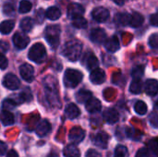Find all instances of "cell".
I'll return each instance as SVG.
<instances>
[{
	"label": "cell",
	"mask_w": 158,
	"mask_h": 157,
	"mask_svg": "<svg viewBox=\"0 0 158 157\" xmlns=\"http://www.w3.org/2000/svg\"><path fill=\"white\" fill-rule=\"evenodd\" d=\"M86 157H101V155L94 150H89L86 154Z\"/></svg>",
	"instance_id": "obj_45"
},
{
	"label": "cell",
	"mask_w": 158,
	"mask_h": 157,
	"mask_svg": "<svg viewBox=\"0 0 158 157\" xmlns=\"http://www.w3.org/2000/svg\"><path fill=\"white\" fill-rule=\"evenodd\" d=\"M9 46H8V43L4 42V41H0V54L4 55L7 50H8Z\"/></svg>",
	"instance_id": "obj_42"
},
{
	"label": "cell",
	"mask_w": 158,
	"mask_h": 157,
	"mask_svg": "<svg viewBox=\"0 0 158 157\" xmlns=\"http://www.w3.org/2000/svg\"><path fill=\"white\" fill-rule=\"evenodd\" d=\"M45 17L51 20H56L61 17V11L56 6H51L46 10Z\"/></svg>",
	"instance_id": "obj_25"
},
{
	"label": "cell",
	"mask_w": 158,
	"mask_h": 157,
	"mask_svg": "<svg viewBox=\"0 0 158 157\" xmlns=\"http://www.w3.org/2000/svg\"><path fill=\"white\" fill-rule=\"evenodd\" d=\"M105 47L109 52H112V53L117 52L120 47L119 41L118 39V37L117 36H112V37L106 39V41L105 42Z\"/></svg>",
	"instance_id": "obj_19"
},
{
	"label": "cell",
	"mask_w": 158,
	"mask_h": 157,
	"mask_svg": "<svg viewBox=\"0 0 158 157\" xmlns=\"http://www.w3.org/2000/svg\"><path fill=\"white\" fill-rule=\"evenodd\" d=\"M87 20L82 16H78L72 19V25L78 29H84L87 27Z\"/></svg>",
	"instance_id": "obj_28"
},
{
	"label": "cell",
	"mask_w": 158,
	"mask_h": 157,
	"mask_svg": "<svg viewBox=\"0 0 158 157\" xmlns=\"http://www.w3.org/2000/svg\"><path fill=\"white\" fill-rule=\"evenodd\" d=\"M108 141H109V136L105 133V132H99L96 134L94 140V143L96 147L100 149H106L108 145Z\"/></svg>",
	"instance_id": "obj_13"
},
{
	"label": "cell",
	"mask_w": 158,
	"mask_h": 157,
	"mask_svg": "<svg viewBox=\"0 0 158 157\" xmlns=\"http://www.w3.org/2000/svg\"><path fill=\"white\" fill-rule=\"evenodd\" d=\"M36 134L39 137L46 136L51 130V124L47 120H42L36 127Z\"/></svg>",
	"instance_id": "obj_17"
},
{
	"label": "cell",
	"mask_w": 158,
	"mask_h": 157,
	"mask_svg": "<svg viewBox=\"0 0 158 157\" xmlns=\"http://www.w3.org/2000/svg\"><path fill=\"white\" fill-rule=\"evenodd\" d=\"M150 23L153 26L158 27V12L153 14V15H151V17H150Z\"/></svg>",
	"instance_id": "obj_43"
},
{
	"label": "cell",
	"mask_w": 158,
	"mask_h": 157,
	"mask_svg": "<svg viewBox=\"0 0 158 157\" xmlns=\"http://www.w3.org/2000/svg\"><path fill=\"white\" fill-rule=\"evenodd\" d=\"M134 110H135V112L137 114L143 116V115H145L147 113L148 108H147V105H146V104L144 102L138 101V102H136V104L134 105Z\"/></svg>",
	"instance_id": "obj_31"
},
{
	"label": "cell",
	"mask_w": 158,
	"mask_h": 157,
	"mask_svg": "<svg viewBox=\"0 0 158 157\" xmlns=\"http://www.w3.org/2000/svg\"><path fill=\"white\" fill-rule=\"evenodd\" d=\"M109 15L110 14H109L108 9H106V7H103V6H97L92 12V16H93L94 19L96 20L97 22L106 21L109 18Z\"/></svg>",
	"instance_id": "obj_6"
},
{
	"label": "cell",
	"mask_w": 158,
	"mask_h": 157,
	"mask_svg": "<svg viewBox=\"0 0 158 157\" xmlns=\"http://www.w3.org/2000/svg\"><path fill=\"white\" fill-rule=\"evenodd\" d=\"M6 149H7V146L5 143L3 142H0V155H3L6 154Z\"/></svg>",
	"instance_id": "obj_46"
},
{
	"label": "cell",
	"mask_w": 158,
	"mask_h": 157,
	"mask_svg": "<svg viewBox=\"0 0 158 157\" xmlns=\"http://www.w3.org/2000/svg\"><path fill=\"white\" fill-rule=\"evenodd\" d=\"M131 15L129 13H118L116 15L115 20L117 23L120 25H130Z\"/></svg>",
	"instance_id": "obj_26"
},
{
	"label": "cell",
	"mask_w": 158,
	"mask_h": 157,
	"mask_svg": "<svg viewBox=\"0 0 158 157\" xmlns=\"http://www.w3.org/2000/svg\"><path fill=\"white\" fill-rule=\"evenodd\" d=\"M47 157H58V155L56 154V153H54V152H52V153H50V154L48 155V156Z\"/></svg>",
	"instance_id": "obj_49"
},
{
	"label": "cell",
	"mask_w": 158,
	"mask_h": 157,
	"mask_svg": "<svg viewBox=\"0 0 158 157\" xmlns=\"http://www.w3.org/2000/svg\"><path fill=\"white\" fill-rule=\"evenodd\" d=\"M19 26H20V29L23 31L29 32L33 28V20L31 18H24L23 19H21Z\"/></svg>",
	"instance_id": "obj_27"
},
{
	"label": "cell",
	"mask_w": 158,
	"mask_h": 157,
	"mask_svg": "<svg viewBox=\"0 0 158 157\" xmlns=\"http://www.w3.org/2000/svg\"><path fill=\"white\" fill-rule=\"evenodd\" d=\"M143 70H144V68H143V66H137V67H135V68H133V70H132V77H133L134 79L140 80V78H141V77L143 76Z\"/></svg>",
	"instance_id": "obj_35"
},
{
	"label": "cell",
	"mask_w": 158,
	"mask_h": 157,
	"mask_svg": "<svg viewBox=\"0 0 158 157\" xmlns=\"http://www.w3.org/2000/svg\"><path fill=\"white\" fill-rule=\"evenodd\" d=\"M135 157H149V152L146 148H141L137 152Z\"/></svg>",
	"instance_id": "obj_41"
},
{
	"label": "cell",
	"mask_w": 158,
	"mask_h": 157,
	"mask_svg": "<svg viewBox=\"0 0 158 157\" xmlns=\"http://www.w3.org/2000/svg\"><path fill=\"white\" fill-rule=\"evenodd\" d=\"M92 98V93L86 90H81L76 94V99L79 103H86L89 99Z\"/></svg>",
	"instance_id": "obj_29"
},
{
	"label": "cell",
	"mask_w": 158,
	"mask_h": 157,
	"mask_svg": "<svg viewBox=\"0 0 158 157\" xmlns=\"http://www.w3.org/2000/svg\"><path fill=\"white\" fill-rule=\"evenodd\" d=\"M64 155L66 157H80L81 156V153L80 150L78 149L77 146H75L74 144H69L68 146H66V148L64 149Z\"/></svg>",
	"instance_id": "obj_24"
},
{
	"label": "cell",
	"mask_w": 158,
	"mask_h": 157,
	"mask_svg": "<svg viewBox=\"0 0 158 157\" xmlns=\"http://www.w3.org/2000/svg\"><path fill=\"white\" fill-rule=\"evenodd\" d=\"M106 73L103 69L101 68H96L91 72L90 75V80L94 84H102L106 81Z\"/></svg>",
	"instance_id": "obj_12"
},
{
	"label": "cell",
	"mask_w": 158,
	"mask_h": 157,
	"mask_svg": "<svg viewBox=\"0 0 158 157\" xmlns=\"http://www.w3.org/2000/svg\"><path fill=\"white\" fill-rule=\"evenodd\" d=\"M15 105H16V103H15L13 100H11V99H6V100H5V101L3 102L4 110H8V111H9V109L13 108Z\"/></svg>",
	"instance_id": "obj_39"
},
{
	"label": "cell",
	"mask_w": 158,
	"mask_h": 157,
	"mask_svg": "<svg viewBox=\"0 0 158 157\" xmlns=\"http://www.w3.org/2000/svg\"><path fill=\"white\" fill-rule=\"evenodd\" d=\"M84 13V7L81 4L73 3L68 7V16L72 19L78 16H82Z\"/></svg>",
	"instance_id": "obj_14"
},
{
	"label": "cell",
	"mask_w": 158,
	"mask_h": 157,
	"mask_svg": "<svg viewBox=\"0 0 158 157\" xmlns=\"http://www.w3.org/2000/svg\"><path fill=\"white\" fill-rule=\"evenodd\" d=\"M14 26H15L14 20H11V19L4 20L0 23V32L2 34H8L12 31Z\"/></svg>",
	"instance_id": "obj_23"
},
{
	"label": "cell",
	"mask_w": 158,
	"mask_h": 157,
	"mask_svg": "<svg viewBox=\"0 0 158 157\" xmlns=\"http://www.w3.org/2000/svg\"><path fill=\"white\" fill-rule=\"evenodd\" d=\"M32 7V5L31 2L27 1V0H22L20 3H19V13H22V14H25V13H28Z\"/></svg>",
	"instance_id": "obj_32"
},
{
	"label": "cell",
	"mask_w": 158,
	"mask_h": 157,
	"mask_svg": "<svg viewBox=\"0 0 158 157\" xmlns=\"http://www.w3.org/2000/svg\"><path fill=\"white\" fill-rule=\"evenodd\" d=\"M149 122L154 128H158V114L156 112L151 113L149 116Z\"/></svg>",
	"instance_id": "obj_36"
},
{
	"label": "cell",
	"mask_w": 158,
	"mask_h": 157,
	"mask_svg": "<svg viewBox=\"0 0 158 157\" xmlns=\"http://www.w3.org/2000/svg\"><path fill=\"white\" fill-rule=\"evenodd\" d=\"M82 77V73L77 69H67L64 75V84L68 88H75L81 81Z\"/></svg>",
	"instance_id": "obj_4"
},
{
	"label": "cell",
	"mask_w": 158,
	"mask_h": 157,
	"mask_svg": "<svg viewBox=\"0 0 158 157\" xmlns=\"http://www.w3.org/2000/svg\"><path fill=\"white\" fill-rule=\"evenodd\" d=\"M82 44L78 40H71L65 43L62 49V54L70 61H77L81 54Z\"/></svg>",
	"instance_id": "obj_1"
},
{
	"label": "cell",
	"mask_w": 158,
	"mask_h": 157,
	"mask_svg": "<svg viewBox=\"0 0 158 157\" xmlns=\"http://www.w3.org/2000/svg\"><path fill=\"white\" fill-rule=\"evenodd\" d=\"M7 65H8V62H7L6 57L4 55L0 54V68L5 69L7 67Z\"/></svg>",
	"instance_id": "obj_40"
},
{
	"label": "cell",
	"mask_w": 158,
	"mask_h": 157,
	"mask_svg": "<svg viewBox=\"0 0 158 157\" xmlns=\"http://www.w3.org/2000/svg\"><path fill=\"white\" fill-rule=\"evenodd\" d=\"M28 57L30 60H31L34 63L40 64L44 62L46 57V50L44 44L41 43H34L29 51Z\"/></svg>",
	"instance_id": "obj_3"
},
{
	"label": "cell",
	"mask_w": 158,
	"mask_h": 157,
	"mask_svg": "<svg viewBox=\"0 0 158 157\" xmlns=\"http://www.w3.org/2000/svg\"><path fill=\"white\" fill-rule=\"evenodd\" d=\"M103 117H104V119L106 123L108 124H115L116 122L118 121V118H119V115L118 113L112 109V108H108L106 109L104 114H103Z\"/></svg>",
	"instance_id": "obj_15"
},
{
	"label": "cell",
	"mask_w": 158,
	"mask_h": 157,
	"mask_svg": "<svg viewBox=\"0 0 158 157\" xmlns=\"http://www.w3.org/2000/svg\"><path fill=\"white\" fill-rule=\"evenodd\" d=\"M82 64L85 65V67L90 69V70H94L96 68H98V65H99V62H98V59L97 57L91 52H88L87 54H85L84 57H83V61H82Z\"/></svg>",
	"instance_id": "obj_10"
},
{
	"label": "cell",
	"mask_w": 158,
	"mask_h": 157,
	"mask_svg": "<svg viewBox=\"0 0 158 157\" xmlns=\"http://www.w3.org/2000/svg\"><path fill=\"white\" fill-rule=\"evenodd\" d=\"M3 85L6 89L14 91V90H18L19 88L20 82H19V78L16 75H14L12 73H8L3 78Z\"/></svg>",
	"instance_id": "obj_5"
},
{
	"label": "cell",
	"mask_w": 158,
	"mask_h": 157,
	"mask_svg": "<svg viewBox=\"0 0 158 157\" xmlns=\"http://www.w3.org/2000/svg\"><path fill=\"white\" fill-rule=\"evenodd\" d=\"M143 21H144L143 16L139 12H134L133 14H131L130 25L133 28H138L143 25Z\"/></svg>",
	"instance_id": "obj_22"
},
{
	"label": "cell",
	"mask_w": 158,
	"mask_h": 157,
	"mask_svg": "<svg viewBox=\"0 0 158 157\" xmlns=\"http://www.w3.org/2000/svg\"><path fill=\"white\" fill-rule=\"evenodd\" d=\"M6 157H19V155H18V153H17L16 151H14V150H10V151L7 153Z\"/></svg>",
	"instance_id": "obj_47"
},
{
	"label": "cell",
	"mask_w": 158,
	"mask_h": 157,
	"mask_svg": "<svg viewBox=\"0 0 158 157\" xmlns=\"http://www.w3.org/2000/svg\"><path fill=\"white\" fill-rule=\"evenodd\" d=\"M19 73H20V76L21 78L28 81V82H31L33 81V78H34V69L32 68V66H31L30 64H23L20 66L19 68Z\"/></svg>",
	"instance_id": "obj_8"
},
{
	"label": "cell",
	"mask_w": 158,
	"mask_h": 157,
	"mask_svg": "<svg viewBox=\"0 0 158 157\" xmlns=\"http://www.w3.org/2000/svg\"><path fill=\"white\" fill-rule=\"evenodd\" d=\"M114 3H116L117 5H118V6H123L124 5V3H125V0H112Z\"/></svg>",
	"instance_id": "obj_48"
},
{
	"label": "cell",
	"mask_w": 158,
	"mask_h": 157,
	"mask_svg": "<svg viewBox=\"0 0 158 157\" xmlns=\"http://www.w3.org/2000/svg\"><path fill=\"white\" fill-rule=\"evenodd\" d=\"M85 137L84 130L80 127H74L70 130L69 134V139L73 143H80Z\"/></svg>",
	"instance_id": "obj_9"
},
{
	"label": "cell",
	"mask_w": 158,
	"mask_h": 157,
	"mask_svg": "<svg viewBox=\"0 0 158 157\" xmlns=\"http://www.w3.org/2000/svg\"><path fill=\"white\" fill-rule=\"evenodd\" d=\"M60 27L58 25H49L44 31V37L49 45L53 48H56L59 43L60 38Z\"/></svg>",
	"instance_id": "obj_2"
},
{
	"label": "cell",
	"mask_w": 158,
	"mask_h": 157,
	"mask_svg": "<svg viewBox=\"0 0 158 157\" xmlns=\"http://www.w3.org/2000/svg\"><path fill=\"white\" fill-rule=\"evenodd\" d=\"M144 89H145V92L148 95H150V96L156 95L158 93V81L156 80H154V79L147 80L145 82Z\"/></svg>",
	"instance_id": "obj_18"
},
{
	"label": "cell",
	"mask_w": 158,
	"mask_h": 157,
	"mask_svg": "<svg viewBox=\"0 0 158 157\" xmlns=\"http://www.w3.org/2000/svg\"><path fill=\"white\" fill-rule=\"evenodd\" d=\"M142 89H143V85H142V82L140 80L138 79H134L132 81V82L131 83L130 85V91L131 93H134V94H138L142 92Z\"/></svg>",
	"instance_id": "obj_30"
},
{
	"label": "cell",
	"mask_w": 158,
	"mask_h": 157,
	"mask_svg": "<svg viewBox=\"0 0 158 157\" xmlns=\"http://www.w3.org/2000/svg\"><path fill=\"white\" fill-rule=\"evenodd\" d=\"M148 148L151 150V152L158 157V139L157 138H154L152 140L149 141L148 143Z\"/></svg>",
	"instance_id": "obj_34"
},
{
	"label": "cell",
	"mask_w": 158,
	"mask_h": 157,
	"mask_svg": "<svg viewBox=\"0 0 158 157\" xmlns=\"http://www.w3.org/2000/svg\"><path fill=\"white\" fill-rule=\"evenodd\" d=\"M80 114H81V111H80L79 107L74 104H69L65 109V115L69 119H74V118H78L80 116Z\"/></svg>",
	"instance_id": "obj_20"
},
{
	"label": "cell",
	"mask_w": 158,
	"mask_h": 157,
	"mask_svg": "<svg viewBox=\"0 0 158 157\" xmlns=\"http://www.w3.org/2000/svg\"><path fill=\"white\" fill-rule=\"evenodd\" d=\"M156 106H157V107H158V101H157V102H156Z\"/></svg>",
	"instance_id": "obj_50"
},
{
	"label": "cell",
	"mask_w": 158,
	"mask_h": 157,
	"mask_svg": "<svg viewBox=\"0 0 158 157\" xmlns=\"http://www.w3.org/2000/svg\"><path fill=\"white\" fill-rule=\"evenodd\" d=\"M85 107H86V110L90 113H97L101 110L102 108V105H101V102L96 99V98H91L89 99L87 102H86V105H85Z\"/></svg>",
	"instance_id": "obj_16"
},
{
	"label": "cell",
	"mask_w": 158,
	"mask_h": 157,
	"mask_svg": "<svg viewBox=\"0 0 158 157\" xmlns=\"http://www.w3.org/2000/svg\"><path fill=\"white\" fill-rule=\"evenodd\" d=\"M14 6L11 5V4H6L3 7V11H4V14L5 15H7V16H12L14 14Z\"/></svg>",
	"instance_id": "obj_38"
},
{
	"label": "cell",
	"mask_w": 158,
	"mask_h": 157,
	"mask_svg": "<svg viewBox=\"0 0 158 157\" xmlns=\"http://www.w3.org/2000/svg\"><path fill=\"white\" fill-rule=\"evenodd\" d=\"M13 43L18 49H24L29 44L30 39L26 34L22 32H16L13 36Z\"/></svg>",
	"instance_id": "obj_7"
},
{
	"label": "cell",
	"mask_w": 158,
	"mask_h": 157,
	"mask_svg": "<svg viewBox=\"0 0 158 157\" xmlns=\"http://www.w3.org/2000/svg\"><path fill=\"white\" fill-rule=\"evenodd\" d=\"M90 38L95 43H103L106 41V33L103 29H94L91 31Z\"/></svg>",
	"instance_id": "obj_11"
},
{
	"label": "cell",
	"mask_w": 158,
	"mask_h": 157,
	"mask_svg": "<svg viewBox=\"0 0 158 157\" xmlns=\"http://www.w3.org/2000/svg\"><path fill=\"white\" fill-rule=\"evenodd\" d=\"M44 11H43V9H39L38 10V12L36 13V19H37V21L39 22V23H42V21H43V19H44Z\"/></svg>",
	"instance_id": "obj_44"
},
{
	"label": "cell",
	"mask_w": 158,
	"mask_h": 157,
	"mask_svg": "<svg viewBox=\"0 0 158 157\" xmlns=\"http://www.w3.org/2000/svg\"><path fill=\"white\" fill-rule=\"evenodd\" d=\"M0 119H1V122L5 126H10V125L14 124V122H15L14 115L8 110H3L2 111V113L0 115Z\"/></svg>",
	"instance_id": "obj_21"
},
{
	"label": "cell",
	"mask_w": 158,
	"mask_h": 157,
	"mask_svg": "<svg viewBox=\"0 0 158 157\" xmlns=\"http://www.w3.org/2000/svg\"><path fill=\"white\" fill-rule=\"evenodd\" d=\"M129 152L126 146L119 145L115 150V157H128Z\"/></svg>",
	"instance_id": "obj_33"
},
{
	"label": "cell",
	"mask_w": 158,
	"mask_h": 157,
	"mask_svg": "<svg viewBox=\"0 0 158 157\" xmlns=\"http://www.w3.org/2000/svg\"><path fill=\"white\" fill-rule=\"evenodd\" d=\"M149 45L153 48H158V33H154L150 36Z\"/></svg>",
	"instance_id": "obj_37"
}]
</instances>
